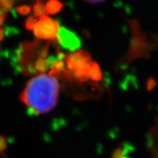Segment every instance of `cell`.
Wrapping results in <instances>:
<instances>
[{"label": "cell", "mask_w": 158, "mask_h": 158, "mask_svg": "<svg viewBox=\"0 0 158 158\" xmlns=\"http://www.w3.org/2000/svg\"><path fill=\"white\" fill-rule=\"evenodd\" d=\"M130 151H131V145L124 143L123 146H120L114 150L111 158H123L125 156L128 155Z\"/></svg>", "instance_id": "obj_8"}, {"label": "cell", "mask_w": 158, "mask_h": 158, "mask_svg": "<svg viewBox=\"0 0 158 158\" xmlns=\"http://www.w3.org/2000/svg\"><path fill=\"white\" fill-rule=\"evenodd\" d=\"M38 19H36L35 16H30L28 17L26 20L25 23V27L28 30H33V27L35 26V23L37 22Z\"/></svg>", "instance_id": "obj_12"}, {"label": "cell", "mask_w": 158, "mask_h": 158, "mask_svg": "<svg viewBox=\"0 0 158 158\" xmlns=\"http://www.w3.org/2000/svg\"><path fill=\"white\" fill-rule=\"evenodd\" d=\"M60 25L55 19L42 15L40 17L33 27V31L37 38L44 40H54L56 37Z\"/></svg>", "instance_id": "obj_3"}, {"label": "cell", "mask_w": 158, "mask_h": 158, "mask_svg": "<svg viewBox=\"0 0 158 158\" xmlns=\"http://www.w3.org/2000/svg\"><path fill=\"white\" fill-rule=\"evenodd\" d=\"M86 76L88 78L91 79L94 81H98L102 80V73L98 63L95 61H92L87 70Z\"/></svg>", "instance_id": "obj_5"}, {"label": "cell", "mask_w": 158, "mask_h": 158, "mask_svg": "<svg viewBox=\"0 0 158 158\" xmlns=\"http://www.w3.org/2000/svg\"><path fill=\"white\" fill-rule=\"evenodd\" d=\"M59 83L55 76L40 74L27 81L20 99L35 114L49 112L56 106Z\"/></svg>", "instance_id": "obj_1"}, {"label": "cell", "mask_w": 158, "mask_h": 158, "mask_svg": "<svg viewBox=\"0 0 158 158\" xmlns=\"http://www.w3.org/2000/svg\"><path fill=\"white\" fill-rule=\"evenodd\" d=\"M7 147V141L6 138L2 135H0V153H3Z\"/></svg>", "instance_id": "obj_13"}, {"label": "cell", "mask_w": 158, "mask_h": 158, "mask_svg": "<svg viewBox=\"0 0 158 158\" xmlns=\"http://www.w3.org/2000/svg\"><path fill=\"white\" fill-rule=\"evenodd\" d=\"M45 6L47 14L56 15L62 10L64 4L59 0H48Z\"/></svg>", "instance_id": "obj_7"}, {"label": "cell", "mask_w": 158, "mask_h": 158, "mask_svg": "<svg viewBox=\"0 0 158 158\" xmlns=\"http://www.w3.org/2000/svg\"><path fill=\"white\" fill-rule=\"evenodd\" d=\"M6 12L3 10H0V27H2L3 23H4L5 20H6Z\"/></svg>", "instance_id": "obj_14"}, {"label": "cell", "mask_w": 158, "mask_h": 158, "mask_svg": "<svg viewBox=\"0 0 158 158\" xmlns=\"http://www.w3.org/2000/svg\"><path fill=\"white\" fill-rule=\"evenodd\" d=\"M50 65H51V61L49 59L47 58V56H41L35 60V64H34V69H35V73L36 72L44 73L49 69Z\"/></svg>", "instance_id": "obj_6"}, {"label": "cell", "mask_w": 158, "mask_h": 158, "mask_svg": "<svg viewBox=\"0 0 158 158\" xmlns=\"http://www.w3.org/2000/svg\"><path fill=\"white\" fill-rule=\"evenodd\" d=\"M4 30L0 27V42L2 41V40H3V39H4Z\"/></svg>", "instance_id": "obj_16"}, {"label": "cell", "mask_w": 158, "mask_h": 158, "mask_svg": "<svg viewBox=\"0 0 158 158\" xmlns=\"http://www.w3.org/2000/svg\"><path fill=\"white\" fill-rule=\"evenodd\" d=\"M16 11L21 15H27L31 12V6L28 5H22L17 7Z\"/></svg>", "instance_id": "obj_11"}, {"label": "cell", "mask_w": 158, "mask_h": 158, "mask_svg": "<svg viewBox=\"0 0 158 158\" xmlns=\"http://www.w3.org/2000/svg\"><path fill=\"white\" fill-rule=\"evenodd\" d=\"M37 1H41V0H37Z\"/></svg>", "instance_id": "obj_17"}, {"label": "cell", "mask_w": 158, "mask_h": 158, "mask_svg": "<svg viewBox=\"0 0 158 158\" xmlns=\"http://www.w3.org/2000/svg\"><path fill=\"white\" fill-rule=\"evenodd\" d=\"M15 0H0V10L8 12L11 10Z\"/></svg>", "instance_id": "obj_10"}, {"label": "cell", "mask_w": 158, "mask_h": 158, "mask_svg": "<svg viewBox=\"0 0 158 158\" xmlns=\"http://www.w3.org/2000/svg\"><path fill=\"white\" fill-rule=\"evenodd\" d=\"M58 43L61 48L69 52H74L80 48L81 45V40L73 31L66 27H60L56 35Z\"/></svg>", "instance_id": "obj_4"}, {"label": "cell", "mask_w": 158, "mask_h": 158, "mask_svg": "<svg viewBox=\"0 0 158 158\" xmlns=\"http://www.w3.org/2000/svg\"><path fill=\"white\" fill-rule=\"evenodd\" d=\"M69 69V76L79 81H85L88 79L86 73L92 63L90 55L85 50H80L67 56L64 59Z\"/></svg>", "instance_id": "obj_2"}, {"label": "cell", "mask_w": 158, "mask_h": 158, "mask_svg": "<svg viewBox=\"0 0 158 158\" xmlns=\"http://www.w3.org/2000/svg\"><path fill=\"white\" fill-rule=\"evenodd\" d=\"M85 2H90V3H99V2H102L105 0H84Z\"/></svg>", "instance_id": "obj_15"}, {"label": "cell", "mask_w": 158, "mask_h": 158, "mask_svg": "<svg viewBox=\"0 0 158 158\" xmlns=\"http://www.w3.org/2000/svg\"><path fill=\"white\" fill-rule=\"evenodd\" d=\"M33 13L35 17H40L47 14L46 6L40 1H37V2L33 6Z\"/></svg>", "instance_id": "obj_9"}]
</instances>
